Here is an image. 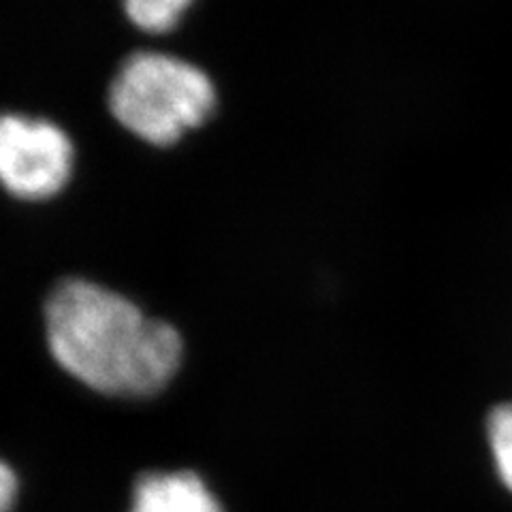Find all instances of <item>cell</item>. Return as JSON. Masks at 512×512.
<instances>
[{"instance_id": "cell-1", "label": "cell", "mask_w": 512, "mask_h": 512, "mask_svg": "<svg viewBox=\"0 0 512 512\" xmlns=\"http://www.w3.org/2000/svg\"><path fill=\"white\" fill-rule=\"evenodd\" d=\"M45 338L64 372L116 397L163 391L184 355L182 335L90 280L60 282L45 303Z\"/></svg>"}, {"instance_id": "cell-2", "label": "cell", "mask_w": 512, "mask_h": 512, "mask_svg": "<svg viewBox=\"0 0 512 512\" xmlns=\"http://www.w3.org/2000/svg\"><path fill=\"white\" fill-rule=\"evenodd\" d=\"M216 107L214 82L197 64L163 52L128 56L109 86V109L128 133L173 146Z\"/></svg>"}, {"instance_id": "cell-3", "label": "cell", "mask_w": 512, "mask_h": 512, "mask_svg": "<svg viewBox=\"0 0 512 512\" xmlns=\"http://www.w3.org/2000/svg\"><path fill=\"white\" fill-rule=\"evenodd\" d=\"M71 137L56 122L0 114V186L20 201H47L73 175Z\"/></svg>"}, {"instance_id": "cell-4", "label": "cell", "mask_w": 512, "mask_h": 512, "mask_svg": "<svg viewBox=\"0 0 512 512\" xmlns=\"http://www.w3.org/2000/svg\"><path fill=\"white\" fill-rule=\"evenodd\" d=\"M131 512H224L195 472H150L139 476Z\"/></svg>"}, {"instance_id": "cell-5", "label": "cell", "mask_w": 512, "mask_h": 512, "mask_svg": "<svg viewBox=\"0 0 512 512\" xmlns=\"http://www.w3.org/2000/svg\"><path fill=\"white\" fill-rule=\"evenodd\" d=\"M192 0H122L126 18L139 30L163 35L178 26Z\"/></svg>"}, {"instance_id": "cell-6", "label": "cell", "mask_w": 512, "mask_h": 512, "mask_svg": "<svg viewBox=\"0 0 512 512\" xmlns=\"http://www.w3.org/2000/svg\"><path fill=\"white\" fill-rule=\"evenodd\" d=\"M487 438L502 483L512 491V402L491 410Z\"/></svg>"}, {"instance_id": "cell-7", "label": "cell", "mask_w": 512, "mask_h": 512, "mask_svg": "<svg viewBox=\"0 0 512 512\" xmlns=\"http://www.w3.org/2000/svg\"><path fill=\"white\" fill-rule=\"evenodd\" d=\"M18 495V476L0 459V512H9Z\"/></svg>"}]
</instances>
